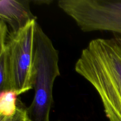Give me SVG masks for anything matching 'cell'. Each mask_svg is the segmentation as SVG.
I'll return each mask as SVG.
<instances>
[{"mask_svg": "<svg viewBox=\"0 0 121 121\" xmlns=\"http://www.w3.org/2000/svg\"><path fill=\"white\" fill-rule=\"evenodd\" d=\"M74 70L95 89L109 121H121V39L91 40Z\"/></svg>", "mask_w": 121, "mask_h": 121, "instance_id": "1", "label": "cell"}, {"mask_svg": "<svg viewBox=\"0 0 121 121\" xmlns=\"http://www.w3.org/2000/svg\"><path fill=\"white\" fill-rule=\"evenodd\" d=\"M59 60V52L37 22L34 53V96L28 108L31 121H50L53 86L56 79L60 76Z\"/></svg>", "mask_w": 121, "mask_h": 121, "instance_id": "2", "label": "cell"}, {"mask_svg": "<svg viewBox=\"0 0 121 121\" xmlns=\"http://www.w3.org/2000/svg\"><path fill=\"white\" fill-rule=\"evenodd\" d=\"M36 18L16 31H9L7 40L11 89L21 95L33 89Z\"/></svg>", "mask_w": 121, "mask_h": 121, "instance_id": "3", "label": "cell"}, {"mask_svg": "<svg viewBox=\"0 0 121 121\" xmlns=\"http://www.w3.org/2000/svg\"><path fill=\"white\" fill-rule=\"evenodd\" d=\"M57 5L82 31L121 34V1L60 0Z\"/></svg>", "mask_w": 121, "mask_h": 121, "instance_id": "4", "label": "cell"}, {"mask_svg": "<svg viewBox=\"0 0 121 121\" xmlns=\"http://www.w3.org/2000/svg\"><path fill=\"white\" fill-rule=\"evenodd\" d=\"M1 19L10 26V31H16L35 18L31 13L27 1L1 0L0 1Z\"/></svg>", "mask_w": 121, "mask_h": 121, "instance_id": "5", "label": "cell"}, {"mask_svg": "<svg viewBox=\"0 0 121 121\" xmlns=\"http://www.w3.org/2000/svg\"><path fill=\"white\" fill-rule=\"evenodd\" d=\"M18 94L15 91L7 90L0 93V117L14 115L17 108Z\"/></svg>", "mask_w": 121, "mask_h": 121, "instance_id": "6", "label": "cell"}, {"mask_svg": "<svg viewBox=\"0 0 121 121\" xmlns=\"http://www.w3.org/2000/svg\"><path fill=\"white\" fill-rule=\"evenodd\" d=\"M0 121H31L28 108L18 99L17 108L15 114L10 117H0Z\"/></svg>", "mask_w": 121, "mask_h": 121, "instance_id": "7", "label": "cell"}]
</instances>
